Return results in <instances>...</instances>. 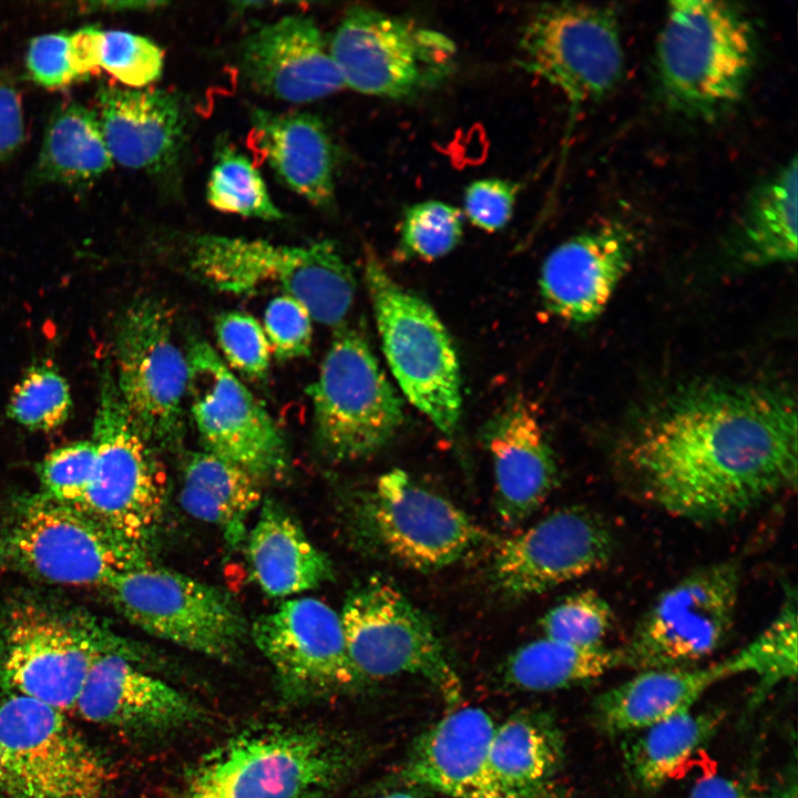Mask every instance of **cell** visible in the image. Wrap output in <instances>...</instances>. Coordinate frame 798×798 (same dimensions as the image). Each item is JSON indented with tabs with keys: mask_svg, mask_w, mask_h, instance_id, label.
<instances>
[{
	"mask_svg": "<svg viewBox=\"0 0 798 798\" xmlns=\"http://www.w3.org/2000/svg\"><path fill=\"white\" fill-rule=\"evenodd\" d=\"M636 248L632 229L614 219L562 242L541 267L539 286L544 307L567 323L593 321L630 270Z\"/></svg>",
	"mask_w": 798,
	"mask_h": 798,
	"instance_id": "44dd1931",
	"label": "cell"
},
{
	"mask_svg": "<svg viewBox=\"0 0 798 798\" xmlns=\"http://www.w3.org/2000/svg\"><path fill=\"white\" fill-rule=\"evenodd\" d=\"M263 329L278 360L309 355L313 318L305 305L288 295L274 297L264 311Z\"/></svg>",
	"mask_w": 798,
	"mask_h": 798,
	"instance_id": "ee69618b",
	"label": "cell"
},
{
	"mask_svg": "<svg viewBox=\"0 0 798 798\" xmlns=\"http://www.w3.org/2000/svg\"><path fill=\"white\" fill-rule=\"evenodd\" d=\"M320 450L355 461L383 449L403 422V405L356 329L337 328L317 379L306 389Z\"/></svg>",
	"mask_w": 798,
	"mask_h": 798,
	"instance_id": "30bf717a",
	"label": "cell"
},
{
	"mask_svg": "<svg viewBox=\"0 0 798 798\" xmlns=\"http://www.w3.org/2000/svg\"><path fill=\"white\" fill-rule=\"evenodd\" d=\"M490 763L499 779L521 798H565L556 782L564 739L543 713H522L495 725Z\"/></svg>",
	"mask_w": 798,
	"mask_h": 798,
	"instance_id": "f546056e",
	"label": "cell"
},
{
	"mask_svg": "<svg viewBox=\"0 0 798 798\" xmlns=\"http://www.w3.org/2000/svg\"><path fill=\"white\" fill-rule=\"evenodd\" d=\"M188 265L205 285L222 293L280 289L305 305L313 319L335 328L342 326L356 293L351 267L328 239L288 246L206 234L191 243Z\"/></svg>",
	"mask_w": 798,
	"mask_h": 798,
	"instance_id": "5b68a950",
	"label": "cell"
},
{
	"mask_svg": "<svg viewBox=\"0 0 798 798\" xmlns=\"http://www.w3.org/2000/svg\"><path fill=\"white\" fill-rule=\"evenodd\" d=\"M114 357L116 388L136 428L156 448L176 446L184 432L188 365L163 303L141 298L121 314Z\"/></svg>",
	"mask_w": 798,
	"mask_h": 798,
	"instance_id": "e0dca14e",
	"label": "cell"
},
{
	"mask_svg": "<svg viewBox=\"0 0 798 798\" xmlns=\"http://www.w3.org/2000/svg\"><path fill=\"white\" fill-rule=\"evenodd\" d=\"M687 798H763L737 780L710 775L698 779Z\"/></svg>",
	"mask_w": 798,
	"mask_h": 798,
	"instance_id": "681fc988",
	"label": "cell"
},
{
	"mask_svg": "<svg viewBox=\"0 0 798 798\" xmlns=\"http://www.w3.org/2000/svg\"><path fill=\"white\" fill-rule=\"evenodd\" d=\"M180 502L195 519L215 525L235 549L246 536L249 514L263 502L262 481L205 450L192 452L182 469Z\"/></svg>",
	"mask_w": 798,
	"mask_h": 798,
	"instance_id": "1f68e13d",
	"label": "cell"
},
{
	"mask_svg": "<svg viewBox=\"0 0 798 798\" xmlns=\"http://www.w3.org/2000/svg\"><path fill=\"white\" fill-rule=\"evenodd\" d=\"M463 233L462 212L441 201H423L405 211L400 226V247L409 255L434 260L458 246Z\"/></svg>",
	"mask_w": 798,
	"mask_h": 798,
	"instance_id": "f35d334b",
	"label": "cell"
},
{
	"mask_svg": "<svg viewBox=\"0 0 798 798\" xmlns=\"http://www.w3.org/2000/svg\"><path fill=\"white\" fill-rule=\"evenodd\" d=\"M364 269L382 351L395 379L412 406L446 436H453L461 416V375L447 328L434 309L399 285L370 249Z\"/></svg>",
	"mask_w": 798,
	"mask_h": 798,
	"instance_id": "52a82bcc",
	"label": "cell"
},
{
	"mask_svg": "<svg viewBox=\"0 0 798 798\" xmlns=\"http://www.w3.org/2000/svg\"><path fill=\"white\" fill-rule=\"evenodd\" d=\"M494 728L480 707L449 713L417 737L402 766V779L451 798H521L491 766Z\"/></svg>",
	"mask_w": 798,
	"mask_h": 798,
	"instance_id": "603a6c76",
	"label": "cell"
},
{
	"mask_svg": "<svg viewBox=\"0 0 798 798\" xmlns=\"http://www.w3.org/2000/svg\"><path fill=\"white\" fill-rule=\"evenodd\" d=\"M141 664L144 649L89 612L35 598L0 615V688L58 710L74 709L90 671L104 655Z\"/></svg>",
	"mask_w": 798,
	"mask_h": 798,
	"instance_id": "3957f363",
	"label": "cell"
},
{
	"mask_svg": "<svg viewBox=\"0 0 798 798\" xmlns=\"http://www.w3.org/2000/svg\"><path fill=\"white\" fill-rule=\"evenodd\" d=\"M91 440L96 449V464L92 483L78 508L150 557L166 505V471L156 447L129 416L110 359L100 371Z\"/></svg>",
	"mask_w": 798,
	"mask_h": 798,
	"instance_id": "8992f818",
	"label": "cell"
},
{
	"mask_svg": "<svg viewBox=\"0 0 798 798\" xmlns=\"http://www.w3.org/2000/svg\"><path fill=\"white\" fill-rule=\"evenodd\" d=\"M740 567L736 560L699 567L663 591L618 648L621 666L638 671L692 667L730 633Z\"/></svg>",
	"mask_w": 798,
	"mask_h": 798,
	"instance_id": "2e32d148",
	"label": "cell"
},
{
	"mask_svg": "<svg viewBox=\"0 0 798 798\" xmlns=\"http://www.w3.org/2000/svg\"><path fill=\"white\" fill-rule=\"evenodd\" d=\"M72 397L66 379L53 364L31 366L13 387L7 415L32 431H51L70 417Z\"/></svg>",
	"mask_w": 798,
	"mask_h": 798,
	"instance_id": "74e56055",
	"label": "cell"
},
{
	"mask_svg": "<svg viewBox=\"0 0 798 798\" xmlns=\"http://www.w3.org/2000/svg\"><path fill=\"white\" fill-rule=\"evenodd\" d=\"M519 184L503 178H482L470 183L464 190L463 211L478 228L497 232L510 222Z\"/></svg>",
	"mask_w": 798,
	"mask_h": 798,
	"instance_id": "f6af8a7d",
	"label": "cell"
},
{
	"mask_svg": "<svg viewBox=\"0 0 798 798\" xmlns=\"http://www.w3.org/2000/svg\"><path fill=\"white\" fill-rule=\"evenodd\" d=\"M729 675L755 674L750 705L760 704L780 683L797 675V594L787 586L780 610L751 642L725 658Z\"/></svg>",
	"mask_w": 798,
	"mask_h": 798,
	"instance_id": "d590c367",
	"label": "cell"
},
{
	"mask_svg": "<svg viewBox=\"0 0 798 798\" xmlns=\"http://www.w3.org/2000/svg\"><path fill=\"white\" fill-rule=\"evenodd\" d=\"M109 782L104 760L63 712L0 699V798H106Z\"/></svg>",
	"mask_w": 798,
	"mask_h": 798,
	"instance_id": "7c38bea8",
	"label": "cell"
},
{
	"mask_svg": "<svg viewBox=\"0 0 798 798\" xmlns=\"http://www.w3.org/2000/svg\"><path fill=\"white\" fill-rule=\"evenodd\" d=\"M249 638L274 669L283 697L306 702L355 690V668L339 613L314 597H296L259 616Z\"/></svg>",
	"mask_w": 798,
	"mask_h": 798,
	"instance_id": "d6986e66",
	"label": "cell"
},
{
	"mask_svg": "<svg viewBox=\"0 0 798 798\" xmlns=\"http://www.w3.org/2000/svg\"><path fill=\"white\" fill-rule=\"evenodd\" d=\"M0 562L38 581L103 590L120 573L151 563L81 508L39 493L19 501L1 526Z\"/></svg>",
	"mask_w": 798,
	"mask_h": 798,
	"instance_id": "ba28073f",
	"label": "cell"
},
{
	"mask_svg": "<svg viewBox=\"0 0 798 798\" xmlns=\"http://www.w3.org/2000/svg\"><path fill=\"white\" fill-rule=\"evenodd\" d=\"M350 524L362 545L423 572L449 566L491 541L461 509L400 469L356 497Z\"/></svg>",
	"mask_w": 798,
	"mask_h": 798,
	"instance_id": "9c48e42d",
	"label": "cell"
},
{
	"mask_svg": "<svg viewBox=\"0 0 798 798\" xmlns=\"http://www.w3.org/2000/svg\"><path fill=\"white\" fill-rule=\"evenodd\" d=\"M613 612L603 596L584 590L566 596L541 618L544 637L579 646H601L611 630Z\"/></svg>",
	"mask_w": 798,
	"mask_h": 798,
	"instance_id": "ab89813d",
	"label": "cell"
},
{
	"mask_svg": "<svg viewBox=\"0 0 798 798\" xmlns=\"http://www.w3.org/2000/svg\"><path fill=\"white\" fill-rule=\"evenodd\" d=\"M255 146L279 181L318 207L335 196L337 151L325 123L307 112L256 109L250 116Z\"/></svg>",
	"mask_w": 798,
	"mask_h": 798,
	"instance_id": "4316f807",
	"label": "cell"
},
{
	"mask_svg": "<svg viewBox=\"0 0 798 798\" xmlns=\"http://www.w3.org/2000/svg\"><path fill=\"white\" fill-rule=\"evenodd\" d=\"M238 66L257 92L288 103H309L345 88L315 21L290 14L257 27L239 47Z\"/></svg>",
	"mask_w": 798,
	"mask_h": 798,
	"instance_id": "7402d4cb",
	"label": "cell"
},
{
	"mask_svg": "<svg viewBox=\"0 0 798 798\" xmlns=\"http://www.w3.org/2000/svg\"><path fill=\"white\" fill-rule=\"evenodd\" d=\"M112 166L96 113L76 102L59 105L44 130L35 181L82 190Z\"/></svg>",
	"mask_w": 798,
	"mask_h": 798,
	"instance_id": "d6a6232c",
	"label": "cell"
},
{
	"mask_svg": "<svg viewBox=\"0 0 798 798\" xmlns=\"http://www.w3.org/2000/svg\"><path fill=\"white\" fill-rule=\"evenodd\" d=\"M190 409L205 451L259 481L287 467V448L273 418L205 340L187 355Z\"/></svg>",
	"mask_w": 798,
	"mask_h": 798,
	"instance_id": "ac0fdd59",
	"label": "cell"
},
{
	"mask_svg": "<svg viewBox=\"0 0 798 798\" xmlns=\"http://www.w3.org/2000/svg\"><path fill=\"white\" fill-rule=\"evenodd\" d=\"M722 719L718 710L689 709L631 733L622 746L630 780L644 790L661 787L715 735Z\"/></svg>",
	"mask_w": 798,
	"mask_h": 798,
	"instance_id": "836d02e7",
	"label": "cell"
},
{
	"mask_svg": "<svg viewBox=\"0 0 798 798\" xmlns=\"http://www.w3.org/2000/svg\"><path fill=\"white\" fill-rule=\"evenodd\" d=\"M214 330L228 367L252 379L267 375L272 351L255 317L239 310L224 311L215 318Z\"/></svg>",
	"mask_w": 798,
	"mask_h": 798,
	"instance_id": "7bdbcfd3",
	"label": "cell"
},
{
	"mask_svg": "<svg viewBox=\"0 0 798 798\" xmlns=\"http://www.w3.org/2000/svg\"><path fill=\"white\" fill-rule=\"evenodd\" d=\"M206 197L217 211L263 221H279L283 212L252 161L233 147H224L212 167Z\"/></svg>",
	"mask_w": 798,
	"mask_h": 798,
	"instance_id": "8d00e7d4",
	"label": "cell"
},
{
	"mask_svg": "<svg viewBox=\"0 0 798 798\" xmlns=\"http://www.w3.org/2000/svg\"><path fill=\"white\" fill-rule=\"evenodd\" d=\"M763 798H798L796 776L794 775L792 777H787Z\"/></svg>",
	"mask_w": 798,
	"mask_h": 798,
	"instance_id": "816d5d0a",
	"label": "cell"
},
{
	"mask_svg": "<svg viewBox=\"0 0 798 798\" xmlns=\"http://www.w3.org/2000/svg\"><path fill=\"white\" fill-rule=\"evenodd\" d=\"M350 763L347 748L319 728H255L204 755L174 798H327Z\"/></svg>",
	"mask_w": 798,
	"mask_h": 798,
	"instance_id": "277c9868",
	"label": "cell"
},
{
	"mask_svg": "<svg viewBox=\"0 0 798 798\" xmlns=\"http://www.w3.org/2000/svg\"><path fill=\"white\" fill-rule=\"evenodd\" d=\"M328 43L345 86L372 96H418L440 86L457 64V47L444 33L365 6L346 11Z\"/></svg>",
	"mask_w": 798,
	"mask_h": 798,
	"instance_id": "8fae6325",
	"label": "cell"
},
{
	"mask_svg": "<svg viewBox=\"0 0 798 798\" xmlns=\"http://www.w3.org/2000/svg\"><path fill=\"white\" fill-rule=\"evenodd\" d=\"M613 553L612 533L600 516L564 508L497 542L492 576L505 595L525 597L602 570Z\"/></svg>",
	"mask_w": 798,
	"mask_h": 798,
	"instance_id": "ffe728a7",
	"label": "cell"
},
{
	"mask_svg": "<svg viewBox=\"0 0 798 798\" xmlns=\"http://www.w3.org/2000/svg\"><path fill=\"white\" fill-rule=\"evenodd\" d=\"M757 61V35L738 4L717 0L667 3L655 64L668 109L710 121L745 95Z\"/></svg>",
	"mask_w": 798,
	"mask_h": 798,
	"instance_id": "7a4b0ae2",
	"label": "cell"
},
{
	"mask_svg": "<svg viewBox=\"0 0 798 798\" xmlns=\"http://www.w3.org/2000/svg\"><path fill=\"white\" fill-rule=\"evenodd\" d=\"M25 62L32 80L43 88L60 89L80 81L71 65L66 33L33 38L28 47Z\"/></svg>",
	"mask_w": 798,
	"mask_h": 798,
	"instance_id": "bcb514c9",
	"label": "cell"
},
{
	"mask_svg": "<svg viewBox=\"0 0 798 798\" xmlns=\"http://www.w3.org/2000/svg\"><path fill=\"white\" fill-rule=\"evenodd\" d=\"M376 798H422L419 794L416 791H409V790H400V791H392L385 794L382 796L376 797Z\"/></svg>",
	"mask_w": 798,
	"mask_h": 798,
	"instance_id": "f5cc1de1",
	"label": "cell"
},
{
	"mask_svg": "<svg viewBox=\"0 0 798 798\" xmlns=\"http://www.w3.org/2000/svg\"><path fill=\"white\" fill-rule=\"evenodd\" d=\"M96 449L92 440H79L53 449L37 466L42 497L80 507L94 475Z\"/></svg>",
	"mask_w": 798,
	"mask_h": 798,
	"instance_id": "60d3db41",
	"label": "cell"
},
{
	"mask_svg": "<svg viewBox=\"0 0 798 798\" xmlns=\"http://www.w3.org/2000/svg\"><path fill=\"white\" fill-rule=\"evenodd\" d=\"M102 30L84 27L69 34L71 65L79 78H89L100 69V45Z\"/></svg>",
	"mask_w": 798,
	"mask_h": 798,
	"instance_id": "c3c4849f",
	"label": "cell"
},
{
	"mask_svg": "<svg viewBox=\"0 0 798 798\" xmlns=\"http://www.w3.org/2000/svg\"><path fill=\"white\" fill-rule=\"evenodd\" d=\"M141 665L121 654L102 656L74 709L88 722L134 733H170L203 720L194 699Z\"/></svg>",
	"mask_w": 798,
	"mask_h": 798,
	"instance_id": "cb8c5ba5",
	"label": "cell"
},
{
	"mask_svg": "<svg viewBox=\"0 0 798 798\" xmlns=\"http://www.w3.org/2000/svg\"><path fill=\"white\" fill-rule=\"evenodd\" d=\"M247 540L252 575L268 596L300 594L335 576L329 557L315 546L298 521L273 500L262 502Z\"/></svg>",
	"mask_w": 798,
	"mask_h": 798,
	"instance_id": "f1b7e54d",
	"label": "cell"
},
{
	"mask_svg": "<svg viewBox=\"0 0 798 798\" xmlns=\"http://www.w3.org/2000/svg\"><path fill=\"white\" fill-rule=\"evenodd\" d=\"M725 659L705 667L641 671L594 700V719L610 735L630 734L689 710L715 683L729 677Z\"/></svg>",
	"mask_w": 798,
	"mask_h": 798,
	"instance_id": "83f0119b",
	"label": "cell"
},
{
	"mask_svg": "<svg viewBox=\"0 0 798 798\" xmlns=\"http://www.w3.org/2000/svg\"><path fill=\"white\" fill-rule=\"evenodd\" d=\"M166 4L158 1H108V2H92L90 10H105V11H135V10H151L156 7Z\"/></svg>",
	"mask_w": 798,
	"mask_h": 798,
	"instance_id": "f907efd6",
	"label": "cell"
},
{
	"mask_svg": "<svg viewBox=\"0 0 798 798\" xmlns=\"http://www.w3.org/2000/svg\"><path fill=\"white\" fill-rule=\"evenodd\" d=\"M349 657L365 679L415 675L451 705L461 681L432 624L393 584L371 576L355 586L339 613Z\"/></svg>",
	"mask_w": 798,
	"mask_h": 798,
	"instance_id": "9a60e30c",
	"label": "cell"
},
{
	"mask_svg": "<svg viewBox=\"0 0 798 798\" xmlns=\"http://www.w3.org/2000/svg\"><path fill=\"white\" fill-rule=\"evenodd\" d=\"M624 461L658 509L698 523L736 519L796 489V401L766 383L683 387L642 421Z\"/></svg>",
	"mask_w": 798,
	"mask_h": 798,
	"instance_id": "6da1fadb",
	"label": "cell"
},
{
	"mask_svg": "<svg viewBox=\"0 0 798 798\" xmlns=\"http://www.w3.org/2000/svg\"><path fill=\"white\" fill-rule=\"evenodd\" d=\"M620 27L613 4H540L523 24L519 63L557 89L573 106L598 102L624 74Z\"/></svg>",
	"mask_w": 798,
	"mask_h": 798,
	"instance_id": "5bb4252c",
	"label": "cell"
},
{
	"mask_svg": "<svg viewBox=\"0 0 798 798\" xmlns=\"http://www.w3.org/2000/svg\"><path fill=\"white\" fill-rule=\"evenodd\" d=\"M96 101L113 162L150 174L167 172L176 164L185 142L186 113L175 94L104 85Z\"/></svg>",
	"mask_w": 798,
	"mask_h": 798,
	"instance_id": "484cf974",
	"label": "cell"
},
{
	"mask_svg": "<svg viewBox=\"0 0 798 798\" xmlns=\"http://www.w3.org/2000/svg\"><path fill=\"white\" fill-rule=\"evenodd\" d=\"M482 439L492 460L498 515L507 526H516L556 485L553 451L534 409L522 397L488 420Z\"/></svg>",
	"mask_w": 798,
	"mask_h": 798,
	"instance_id": "d4e9b609",
	"label": "cell"
},
{
	"mask_svg": "<svg viewBox=\"0 0 798 798\" xmlns=\"http://www.w3.org/2000/svg\"><path fill=\"white\" fill-rule=\"evenodd\" d=\"M100 69L130 89L147 88L163 72L162 50L149 38L127 31H102Z\"/></svg>",
	"mask_w": 798,
	"mask_h": 798,
	"instance_id": "b9f144b4",
	"label": "cell"
},
{
	"mask_svg": "<svg viewBox=\"0 0 798 798\" xmlns=\"http://www.w3.org/2000/svg\"><path fill=\"white\" fill-rule=\"evenodd\" d=\"M24 141V121L19 91L8 74L0 72V161L12 156Z\"/></svg>",
	"mask_w": 798,
	"mask_h": 798,
	"instance_id": "7dc6e473",
	"label": "cell"
},
{
	"mask_svg": "<svg viewBox=\"0 0 798 798\" xmlns=\"http://www.w3.org/2000/svg\"><path fill=\"white\" fill-rule=\"evenodd\" d=\"M794 154L755 186L733 232L732 250L746 266L795 262L798 165Z\"/></svg>",
	"mask_w": 798,
	"mask_h": 798,
	"instance_id": "4dcf8cb0",
	"label": "cell"
},
{
	"mask_svg": "<svg viewBox=\"0 0 798 798\" xmlns=\"http://www.w3.org/2000/svg\"><path fill=\"white\" fill-rule=\"evenodd\" d=\"M104 590L132 625L222 663L235 662L249 638L229 594L181 572L150 563L120 573Z\"/></svg>",
	"mask_w": 798,
	"mask_h": 798,
	"instance_id": "4fadbf2b",
	"label": "cell"
},
{
	"mask_svg": "<svg viewBox=\"0 0 798 798\" xmlns=\"http://www.w3.org/2000/svg\"><path fill=\"white\" fill-rule=\"evenodd\" d=\"M617 666L618 648L579 646L543 637L523 645L508 658L505 678L523 690L545 692L592 681Z\"/></svg>",
	"mask_w": 798,
	"mask_h": 798,
	"instance_id": "e575fe53",
	"label": "cell"
}]
</instances>
